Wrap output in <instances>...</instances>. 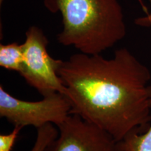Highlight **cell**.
I'll use <instances>...</instances> for the list:
<instances>
[{
  "mask_svg": "<svg viewBox=\"0 0 151 151\" xmlns=\"http://www.w3.org/2000/svg\"><path fill=\"white\" fill-rule=\"evenodd\" d=\"M48 39L43 30L32 26L22 43L24 62L20 75L43 97L55 92L64 94L65 87L58 74L62 60L54 59L48 51Z\"/></svg>",
  "mask_w": 151,
  "mask_h": 151,
  "instance_id": "obj_4",
  "label": "cell"
},
{
  "mask_svg": "<svg viewBox=\"0 0 151 151\" xmlns=\"http://www.w3.org/2000/svg\"><path fill=\"white\" fill-rule=\"evenodd\" d=\"M58 129L45 151H117L112 136L78 115L71 114Z\"/></svg>",
  "mask_w": 151,
  "mask_h": 151,
  "instance_id": "obj_5",
  "label": "cell"
},
{
  "mask_svg": "<svg viewBox=\"0 0 151 151\" xmlns=\"http://www.w3.org/2000/svg\"><path fill=\"white\" fill-rule=\"evenodd\" d=\"M21 127H14L12 132L7 134H0V151H11L18 137Z\"/></svg>",
  "mask_w": 151,
  "mask_h": 151,
  "instance_id": "obj_9",
  "label": "cell"
},
{
  "mask_svg": "<svg viewBox=\"0 0 151 151\" xmlns=\"http://www.w3.org/2000/svg\"><path fill=\"white\" fill-rule=\"evenodd\" d=\"M52 14L60 13L62 29L58 43L79 52L99 55L112 48L127 34L119 0H43Z\"/></svg>",
  "mask_w": 151,
  "mask_h": 151,
  "instance_id": "obj_2",
  "label": "cell"
},
{
  "mask_svg": "<svg viewBox=\"0 0 151 151\" xmlns=\"http://www.w3.org/2000/svg\"><path fill=\"white\" fill-rule=\"evenodd\" d=\"M24 62L23 46L17 42L0 45V66L20 72Z\"/></svg>",
  "mask_w": 151,
  "mask_h": 151,
  "instance_id": "obj_6",
  "label": "cell"
},
{
  "mask_svg": "<svg viewBox=\"0 0 151 151\" xmlns=\"http://www.w3.org/2000/svg\"><path fill=\"white\" fill-rule=\"evenodd\" d=\"M151 4V0H149ZM136 24L138 25L143 26V27H149L151 26V12L145 17H141V18H137L136 20Z\"/></svg>",
  "mask_w": 151,
  "mask_h": 151,
  "instance_id": "obj_10",
  "label": "cell"
},
{
  "mask_svg": "<svg viewBox=\"0 0 151 151\" xmlns=\"http://www.w3.org/2000/svg\"><path fill=\"white\" fill-rule=\"evenodd\" d=\"M58 128L52 124L38 128L35 144L29 151H45L49 143L58 137Z\"/></svg>",
  "mask_w": 151,
  "mask_h": 151,
  "instance_id": "obj_8",
  "label": "cell"
},
{
  "mask_svg": "<svg viewBox=\"0 0 151 151\" xmlns=\"http://www.w3.org/2000/svg\"><path fill=\"white\" fill-rule=\"evenodd\" d=\"M117 151H151V124L142 133H134L117 142Z\"/></svg>",
  "mask_w": 151,
  "mask_h": 151,
  "instance_id": "obj_7",
  "label": "cell"
},
{
  "mask_svg": "<svg viewBox=\"0 0 151 151\" xmlns=\"http://www.w3.org/2000/svg\"><path fill=\"white\" fill-rule=\"evenodd\" d=\"M58 74L71 114L108 132L117 142L142 133L151 121V73L128 50L112 58L78 52L62 60Z\"/></svg>",
  "mask_w": 151,
  "mask_h": 151,
  "instance_id": "obj_1",
  "label": "cell"
},
{
  "mask_svg": "<svg viewBox=\"0 0 151 151\" xmlns=\"http://www.w3.org/2000/svg\"><path fill=\"white\" fill-rule=\"evenodd\" d=\"M71 111L69 100L60 92L29 101L14 97L0 86V116L14 127L33 126L38 129L48 124L58 127L71 114Z\"/></svg>",
  "mask_w": 151,
  "mask_h": 151,
  "instance_id": "obj_3",
  "label": "cell"
}]
</instances>
